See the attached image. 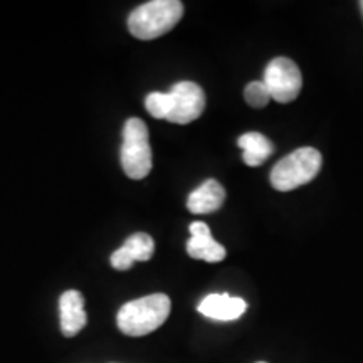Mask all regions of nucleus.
<instances>
[{
	"mask_svg": "<svg viewBox=\"0 0 363 363\" xmlns=\"http://www.w3.org/2000/svg\"><path fill=\"white\" fill-rule=\"evenodd\" d=\"M262 83L269 89L271 99L278 103H291L301 93L303 76L291 59L276 57L266 66Z\"/></svg>",
	"mask_w": 363,
	"mask_h": 363,
	"instance_id": "423d86ee",
	"label": "nucleus"
},
{
	"mask_svg": "<svg viewBox=\"0 0 363 363\" xmlns=\"http://www.w3.org/2000/svg\"><path fill=\"white\" fill-rule=\"evenodd\" d=\"M170 310L172 303L167 294H148L121 306L116 316L118 328L128 337H145L165 323Z\"/></svg>",
	"mask_w": 363,
	"mask_h": 363,
	"instance_id": "f03ea898",
	"label": "nucleus"
},
{
	"mask_svg": "<svg viewBox=\"0 0 363 363\" xmlns=\"http://www.w3.org/2000/svg\"><path fill=\"white\" fill-rule=\"evenodd\" d=\"M121 167L133 180H142L152 172V148L148 128L140 118H130L123 128Z\"/></svg>",
	"mask_w": 363,
	"mask_h": 363,
	"instance_id": "39448f33",
	"label": "nucleus"
},
{
	"mask_svg": "<svg viewBox=\"0 0 363 363\" xmlns=\"http://www.w3.org/2000/svg\"><path fill=\"white\" fill-rule=\"evenodd\" d=\"M184 16V4L179 0H152L136 7L128 17L131 35L152 40L170 33Z\"/></svg>",
	"mask_w": 363,
	"mask_h": 363,
	"instance_id": "7ed1b4c3",
	"label": "nucleus"
},
{
	"mask_svg": "<svg viewBox=\"0 0 363 363\" xmlns=\"http://www.w3.org/2000/svg\"><path fill=\"white\" fill-rule=\"evenodd\" d=\"M238 145L242 148L244 163L249 167L262 165L274 152L271 140L257 131H249V133L239 136Z\"/></svg>",
	"mask_w": 363,
	"mask_h": 363,
	"instance_id": "f8f14e48",
	"label": "nucleus"
},
{
	"mask_svg": "<svg viewBox=\"0 0 363 363\" xmlns=\"http://www.w3.org/2000/svg\"><path fill=\"white\" fill-rule=\"evenodd\" d=\"M155 252V242L148 234H133L120 249L111 254V266L118 271H126L135 261H150Z\"/></svg>",
	"mask_w": 363,
	"mask_h": 363,
	"instance_id": "1a4fd4ad",
	"label": "nucleus"
},
{
	"mask_svg": "<svg viewBox=\"0 0 363 363\" xmlns=\"http://www.w3.org/2000/svg\"><path fill=\"white\" fill-rule=\"evenodd\" d=\"M360 9H362V13H363V2H360Z\"/></svg>",
	"mask_w": 363,
	"mask_h": 363,
	"instance_id": "4468645a",
	"label": "nucleus"
},
{
	"mask_svg": "<svg viewBox=\"0 0 363 363\" xmlns=\"http://www.w3.org/2000/svg\"><path fill=\"white\" fill-rule=\"evenodd\" d=\"M145 108L157 120L187 125L201 118L206 110V94L199 84L192 81H182L169 93H160V91L150 93L145 99Z\"/></svg>",
	"mask_w": 363,
	"mask_h": 363,
	"instance_id": "f257e3e1",
	"label": "nucleus"
},
{
	"mask_svg": "<svg viewBox=\"0 0 363 363\" xmlns=\"http://www.w3.org/2000/svg\"><path fill=\"white\" fill-rule=\"evenodd\" d=\"M190 235L187 242V254L192 259L207 262H220L225 257V249L212 238L211 229L206 222L190 224Z\"/></svg>",
	"mask_w": 363,
	"mask_h": 363,
	"instance_id": "0eeeda50",
	"label": "nucleus"
},
{
	"mask_svg": "<svg viewBox=\"0 0 363 363\" xmlns=\"http://www.w3.org/2000/svg\"><path fill=\"white\" fill-rule=\"evenodd\" d=\"M321 153L316 148L303 147L279 160L271 172V185L279 192H289L310 184L320 174Z\"/></svg>",
	"mask_w": 363,
	"mask_h": 363,
	"instance_id": "20e7f679",
	"label": "nucleus"
},
{
	"mask_svg": "<svg viewBox=\"0 0 363 363\" xmlns=\"http://www.w3.org/2000/svg\"><path fill=\"white\" fill-rule=\"evenodd\" d=\"M197 310L211 320L234 321L246 313L247 303L227 293H212L202 299Z\"/></svg>",
	"mask_w": 363,
	"mask_h": 363,
	"instance_id": "6e6552de",
	"label": "nucleus"
},
{
	"mask_svg": "<svg viewBox=\"0 0 363 363\" xmlns=\"http://www.w3.org/2000/svg\"><path fill=\"white\" fill-rule=\"evenodd\" d=\"M59 313H61V331L67 338L76 337L88 323L84 311V298L76 289L62 293L59 298Z\"/></svg>",
	"mask_w": 363,
	"mask_h": 363,
	"instance_id": "9d476101",
	"label": "nucleus"
},
{
	"mask_svg": "<svg viewBox=\"0 0 363 363\" xmlns=\"http://www.w3.org/2000/svg\"><path fill=\"white\" fill-rule=\"evenodd\" d=\"M257 363H266V362H257Z\"/></svg>",
	"mask_w": 363,
	"mask_h": 363,
	"instance_id": "2eb2a0df",
	"label": "nucleus"
},
{
	"mask_svg": "<svg viewBox=\"0 0 363 363\" xmlns=\"http://www.w3.org/2000/svg\"><path fill=\"white\" fill-rule=\"evenodd\" d=\"M225 201V189L217 180L203 182L187 199V208L192 214H212Z\"/></svg>",
	"mask_w": 363,
	"mask_h": 363,
	"instance_id": "9b49d317",
	"label": "nucleus"
},
{
	"mask_svg": "<svg viewBox=\"0 0 363 363\" xmlns=\"http://www.w3.org/2000/svg\"><path fill=\"white\" fill-rule=\"evenodd\" d=\"M244 98H246L249 106L264 108L266 104L269 103L271 94L269 89L266 88V84L262 83V81H252V83H249L246 86V89H244Z\"/></svg>",
	"mask_w": 363,
	"mask_h": 363,
	"instance_id": "ddd939ff",
	"label": "nucleus"
}]
</instances>
